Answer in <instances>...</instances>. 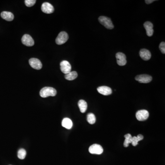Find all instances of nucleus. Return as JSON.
I'll list each match as a JSON object with an SVG mask.
<instances>
[{"label":"nucleus","mask_w":165,"mask_h":165,"mask_svg":"<svg viewBox=\"0 0 165 165\" xmlns=\"http://www.w3.org/2000/svg\"><path fill=\"white\" fill-rule=\"evenodd\" d=\"M149 116V112L145 110H138L136 114V118L139 121H144L147 120Z\"/></svg>","instance_id":"20e7f679"},{"label":"nucleus","mask_w":165,"mask_h":165,"mask_svg":"<svg viewBox=\"0 0 165 165\" xmlns=\"http://www.w3.org/2000/svg\"><path fill=\"white\" fill-rule=\"evenodd\" d=\"M135 80L141 83L147 84L152 81V78L150 75L147 74H141L136 76Z\"/></svg>","instance_id":"423d86ee"},{"label":"nucleus","mask_w":165,"mask_h":165,"mask_svg":"<svg viewBox=\"0 0 165 165\" xmlns=\"http://www.w3.org/2000/svg\"><path fill=\"white\" fill-rule=\"evenodd\" d=\"M117 63L118 65L122 66L126 64V57L124 54L122 52H118L116 54Z\"/></svg>","instance_id":"1a4fd4ad"},{"label":"nucleus","mask_w":165,"mask_h":165,"mask_svg":"<svg viewBox=\"0 0 165 165\" xmlns=\"http://www.w3.org/2000/svg\"><path fill=\"white\" fill-rule=\"evenodd\" d=\"M124 137L125 139L123 145L125 147H128L129 144H131L132 142V136H131V134H128L124 135Z\"/></svg>","instance_id":"aec40b11"},{"label":"nucleus","mask_w":165,"mask_h":165,"mask_svg":"<svg viewBox=\"0 0 165 165\" xmlns=\"http://www.w3.org/2000/svg\"><path fill=\"white\" fill-rule=\"evenodd\" d=\"M1 16L3 19L8 21H12L14 19V15L11 12L4 11L1 13Z\"/></svg>","instance_id":"2eb2a0df"},{"label":"nucleus","mask_w":165,"mask_h":165,"mask_svg":"<svg viewBox=\"0 0 165 165\" xmlns=\"http://www.w3.org/2000/svg\"><path fill=\"white\" fill-rule=\"evenodd\" d=\"M159 49L163 54H165V43L164 42H161L159 45Z\"/></svg>","instance_id":"b1692460"},{"label":"nucleus","mask_w":165,"mask_h":165,"mask_svg":"<svg viewBox=\"0 0 165 165\" xmlns=\"http://www.w3.org/2000/svg\"><path fill=\"white\" fill-rule=\"evenodd\" d=\"M87 121L90 124H93L96 122V117L94 114L92 113H89L87 117Z\"/></svg>","instance_id":"412c9836"},{"label":"nucleus","mask_w":165,"mask_h":165,"mask_svg":"<svg viewBox=\"0 0 165 165\" xmlns=\"http://www.w3.org/2000/svg\"><path fill=\"white\" fill-rule=\"evenodd\" d=\"M99 22L102 25L107 29H112L114 28V25L110 18L106 16H101L99 17Z\"/></svg>","instance_id":"f03ea898"},{"label":"nucleus","mask_w":165,"mask_h":165,"mask_svg":"<svg viewBox=\"0 0 165 165\" xmlns=\"http://www.w3.org/2000/svg\"><path fill=\"white\" fill-rule=\"evenodd\" d=\"M139 55L141 58L145 61H148L151 58V53L148 50L142 49L139 52Z\"/></svg>","instance_id":"ddd939ff"},{"label":"nucleus","mask_w":165,"mask_h":165,"mask_svg":"<svg viewBox=\"0 0 165 165\" xmlns=\"http://www.w3.org/2000/svg\"><path fill=\"white\" fill-rule=\"evenodd\" d=\"M29 63L30 66L35 69L40 70L42 68V63L37 58H32L29 59Z\"/></svg>","instance_id":"9d476101"},{"label":"nucleus","mask_w":165,"mask_h":165,"mask_svg":"<svg viewBox=\"0 0 165 165\" xmlns=\"http://www.w3.org/2000/svg\"><path fill=\"white\" fill-rule=\"evenodd\" d=\"M155 1V0H146V1H145V2L147 4H150L151 3Z\"/></svg>","instance_id":"393cba45"},{"label":"nucleus","mask_w":165,"mask_h":165,"mask_svg":"<svg viewBox=\"0 0 165 165\" xmlns=\"http://www.w3.org/2000/svg\"><path fill=\"white\" fill-rule=\"evenodd\" d=\"M57 93V90L54 88L45 87L41 89L40 94L41 97L46 98L49 96H55Z\"/></svg>","instance_id":"f257e3e1"},{"label":"nucleus","mask_w":165,"mask_h":165,"mask_svg":"<svg viewBox=\"0 0 165 165\" xmlns=\"http://www.w3.org/2000/svg\"><path fill=\"white\" fill-rule=\"evenodd\" d=\"M69 39V35L64 31H62L58 34L56 39V42L57 45H61L64 44Z\"/></svg>","instance_id":"7ed1b4c3"},{"label":"nucleus","mask_w":165,"mask_h":165,"mask_svg":"<svg viewBox=\"0 0 165 165\" xmlns=\"http://www.w3.org/2000/svg\"><path fill=\"white\" fill-rule=\"evenodd\" d=\"M78 77V73L76 71L69 72L65 75V78L68 80H73L76 79Z\"/></svg>","instance_id":"a211bd4d"},{"label":"nucleus","mask_w":165,"mask_h":165,"mask_svg":"<svg viewBox=\"0 0 165 165\" xmlns=\"http://www.w3.org/2000/svg\"><path fill=\"white\" fill-rule=\"evenodd\" d=\"M36 1V0H25V3L27 7H31L35 4Z\"/></svg>","instance_id":"5701e85b"},{"label":"nucleus","mask_w":165,"mask_h":165,"mask_svg":"<svg viewBox=\"0 0 165 165\" xmlns=\"http://www.w3.org/2000/svg\"><path fill=\"white\" fill-rule=\"evenodd\" d=\"M89 151L92 154L101 155L103 153V149L100 145L94 144L89 147Z\"/></svg>","instance_id":"39448f33"},{"label":"nucleus","mask_w":165,"mask_h":165,"mask_svg":"<svg viewBox=\"0 0 165 165\" xmlns=\"http://www.w3.org/2000/svg\"><path fill=\"white\" fill-rule=\"evenodd\" d=\"M41 10L44 13L50 14L54 11V8L51 4L49 2H44L41 6Z\"/></svg>","instance_id":"9b49d317"},{"label":"nucleus","mask_w":165,"mask_h":165,"mask_svg":"<svg viewBox=\"0 0 165 165\" xmlns=\"http://www.w3.org/2000/svg\"><path fill=\"white\" fill-rule=\"evenodd\" d=\"M144 27L148 36L150 37L153 34V25L150 22H146L144 24Z\"/></svg>","instance_id":"4468645a"},{"label":"nucleus","mask_w":165,"mask_h":165,"mask_svg":"<svg viewBox=\"0 0 165 165\" xmlns=\"http://www.w3.org/2000/svg\"><path fill=\"white\" fill-rule=\"evenodd\" d=\"M60 69L63 73L66 74L71 72L72 67L69 62L64 60L60 63Z\"/></svg>","instance_id":"0eeeda50"},{"label":"nucleus","mask_w":165,"mask_h":165,"mask_svg":"<svg viewBox=\"0 0 165 165\" xmlns=\"http://www.w3.org/2000/svg\"><path fill=\"white\" fill-rule=\"evenodd\" d=\"M144 138V137L141 134H138L137 136H134L132 137V142L131 144L134 146H136L138 144V142L139 141H142Z\"/></svg>","instance_id":"6ab92c4d"},{"label":"nucleus","mask_w":165,"mask_h":165,"mask_svg":"<svg viewBox=\"0 0 165 165\" xmlns=\"http://www.w3.org/2000/svg\"><path fill=\"white\" fill-rule=\"evenodd\" d=\"M62 125L66 129H70L73 127V122L72 120L69 118H65L62 120Z\"/></svg>","instance_id":"dca6fc26"},{"label":"nucleus","mask_w":165,"mask_h":165,"mask_svg":"<svg viewBox=\"0 0 165 165\" xmlns=\"http://www.w3.org/2000/svg\"><path fill=\"white\" fill-rule=\"evenodd\" d=\"M97 91L99 93L103 94L104 96H108L112 93V89L111 88L106 86L98 87L97 88Z\"/></svg>","instance_id":"f8f14e48"},{"label":"nucleus","mask_w":165,"mask_h":165,"mask_svg":"<svg viewBox=\"0 0 165 165\" xmlns=\"http://www.w3.org/2000/svg\"><path fill=\"white\" fill-rule=\"evenodd\" d=\"M22 42L24 45L32 46L34 45V42L32 37L29 34H24L22 38Z\"/></svg>","instance_id":"6e6552de"},{"label":"nucleus","mask_w":165,"mask_h":165,"mask_svg":"<svg viewBox=\"0 0 165 165\" xmlns=\"http://www.w3.org/2000/svg\"><path fill=\"white\" fill-rule=\"evenodd\" d=\"M26 155V151L24 149H21L17 152V157L21 160H23L25 158Z\"/></svg>","instance_id":"4be33fe9"},{"label":"nucleus","mask_w":165,"mask_h":165,"mask_svg":"<svg viewBox=\"0 0 165 165\" xmlns=\"http://www.w3.org/2000/svg\"><path fill=\"white\" fill-rule=\"evenodd\" d=\"M78 106L82 113H85L87 109V103L84 100H81L78 102Z\"/></svg>","instance_id":"f3484780"}]
</instances>
